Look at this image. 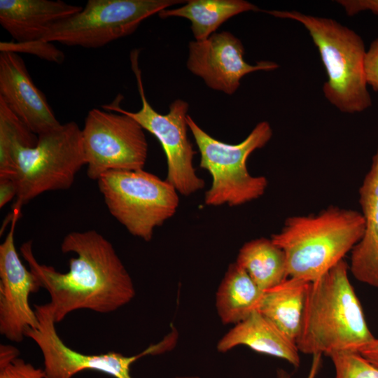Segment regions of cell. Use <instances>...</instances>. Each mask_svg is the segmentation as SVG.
<instances>
[{"instance_id": "52a82bcc", "label": "cell", "mask_w": 378, "mask_h": 378, "mask_svg": "<svg viewBox=\"0 0 378 378\" xmlns=\"http://www.w3.org/2000/svg\"><path fill=\"white\" fill-rule=\"evenodd\" d=\"M97 181L109 213L131 234L146 241L178 206L176 188L144 169L110 171Z\"/></svg>"}, {"instance_id": "ac0fdd59", "label": "cell", "mask_w": 378, "mask_h": 378, "mask_svg": "<svg viewBox=\"0 0 378 378\" xmlns=\"http://www.w3.org/2000/svg\"><path fill=\"white\" fill-rule=\"evenodd\" d=\"M310 282L288 277L265 290L257 310L295 343Z\"/></svg>"}, {"instance_id": "6da1fadb", "label": "cell", "mask_w": 378, "mask_h": 378, "mask_svg": "<svg viewBox=\"0 0 378 378\" xmlns=\"http://www.w3.org/2000/svg\"><path fill=\"white\" fill-rule=\"evenodd\" d=\"M61 250L76 255L69 260V270L64 273L39 263L31 241L20 247L41 288L49 293L48 304L56 323L79 309L111 313L134 298L132 277L112 244L100 233L94 230L69 232L62 240Z\"/></svg>"}, {"instance_id": "d4e9b609", "label": "cell", "mask_w": 378, "mask_h": 378, "mask_svg": "<svg viewBox=\"0 0 378 378\" xmlns=\"http://www.w3.org/2000/svg\"><path fill=\"white\" fill-rule=\"evenodd\" d=\"M0 51L30 54L57 64L62 63L65 59L64 53L53 43L43 39L27 42L1 41Z\"/></svg>"}, {"instance_id": "ba28073f", "label": "cell", "mask_w": 378, "mask_h": 378, "mask_svg": "<svg viewBox=\"0 0 378 378\" xmlns=\"http://www.w3.org/2000/svg\"><path fill=\"white\" fill-rule=\"evenodd\" d=\"M185 2L88 0L79 12L52 26L41 39L69 46L99 48L133 34L146 18Z\"/></svg>"}, {"instance_id": "5bb4252c", "label": "cell", "mask_w": 378, "mask_h": 378, "mask_svg": "<svg viewBox=\"0 0 378 378\" xmlns=\"http://www.w3.org/2000/svg\"><path fill=\"white\" fill-rule=\"evenodd\" d=\"M0 99L38 136L61 125L19 54L0 53Z\"/></svg>"}, {"instance_id": "f1b7e54d", "label": "cell", "mask_w": 378, "mask_h": 378, "mask_svg": "<svg viewBox=\"0 0 378 378\" xmlns=\"http://www.w3.org/2000/svg\"><path fill=\"white\" fill-rule=\"evenodd\" d=\"M358 353L370 363L378 368V339L374 338Z\"/></svg>"}, {"instance_id": "8fae6325", "label": "cell", "mask_w": 378, "mask_h": 378, "mask_svg": "<svg viewBox=\"0 0 378 378\" xmlns=\"http://www.w3.org/2000/svg\"><path fill=\"white\" fill-rule=\"evenodd\" d=\"M34 307L38 325L36 328L29 329L25 337L31 339L40 349L48 378H72L83 370L99 371L114 378H132L131 365L146 356L145 351L131 356L115 351L86 354L75 351L66 345L57 334L49 304Z\"/></svg>"}, {"instance_id": "7402d4cb", "label": "cell", "mask_w": 378, "mask_h": 378, "mask_svg": "<svg viewBox=\"0 0 378 378\" xmlns=\"http://www.w3.org/2000/svg\"><path fill=\"white\" fill-rule=\"evenodd\" d=\"M37 141L38 135L0 99V178H12L16 151Z\"/></svg>"}, {"instance_id": "2e32d148", "label": "cell", "mask_w": 378, "mask_h": 378, "mask_svg": "<svg viewBox=\"0 0 378 378\" xmlns=\"http://www.w3.org/2000/svg\"><path fill=\"white\" fill-rule=\"evenodd\" d=\"M365 232L351 250L350 271L359 281L378 288V148L359 189Z\"/></svg>"}, {"instance_id": "4316f807", "label": "cell", "mask_w": 378, "mask_h": 378, "mask_svg": "<svg viewBox=\"0 0 378 378\" xmlns=\"http://www.w3.org/2000/svg\"><path fill=\"white\" fill-rule=\"evenodd\" d=\"M346 13L352 16L363 11H370L378 15V0H338Z\"/></svg>"}, {"instance_id": "f546056e", "label": "cell", "mask_w": 378, "mask_h": 378, "mask_svg": "<svg viewBox=\"0 0 378 378\" xmlns=\"http://www.w3.org/2000/svg\"><path fill=\"white\" fill-rule=\"evenodd\" d=\"M309 372L307 378H316L318 372L321 367L322 363V354H314ZM277 377L278 378H290L289 374L283 370H279L277 371Z\"/></svg>"}, {"instance_id": "9c48e42d", "label": "cell", "mask_w": 378, "mask_h": 378, "mask_svg": "<svg viewBox=\"0 0 378 378\" xmlns=\"http://www.w3.org/2000/svg\"><path fill=\"white\" fill-rule=\"evenodd\" d=\"M139 50H132L130 61L136 80L141 108L136 112L126 111L118 104L120 97H116L112 103L103 105L102 108L130 116L144 130L154 135L160 141L166 156V180L178 193L185 196L190 195L202 190L204 187V181L197 175L192 164L196 152L187 134L189 104L181 99H177L170 104L168 113L157 112L146 97L139 66Z\"/></svg>"}, {"instance_id": "484cf974", "label": "cell", "mask_w": 378, "mask_h": 378, "mask_svg": "<svg viewBox=\"0 0 378 378\" xmlns=\"http://www.w3.org/2000/svg\"><path fill=\"white\" fill-rule=\"evenodd\" d=\"M365 74L368 85L378 92V38L372 41L366 50Z\"/></svg>"}, {"instance_id": "e0dca14e", "label": "cell", "mask_w": 378, "mask_h": 378, "mask_svg": "<svg viewBox=\"0 0 378 378\" xmlns=\"http://www.w3.org/2000/svg\"><path fill=\"white\" fill-rule=\"evenodd\" d=\"M240 345L284 359L295 368L300 363L295 343L258 310L234 325L218 342L216 349L225 353Z\"/></svg>"}, {"instance_id": "83f0119b", "label": "cell", "mask_w": 378, "mask_h": 378, "mask_svg": "<svg viewBox=\"0 0 378 378\" xmlns=\"http://www.w3.org/2000/svg\"><path fill=\"white\" fill-rule=\"evenodd\" d=\"M17 196V186L10 178H0V208Z\"/></svg>"}, {"instance_id": "ffe728a7", "label": "cell", "mask_w": 378, "mask_h": 378, "mask_svg": "<svg viewBox=\"0 0 378 378\" xmlns=\"http://www.w3.org/2000/svg\"><path fill=\"white\" fill-rule=\"evenodd\" d=\"M260 9L244 0H189L181 7L166 8L158 15L162 18L181 17L191 22L195 41H204L216 33L218 27L233 16Z\"/></svg>"}, {"instance_id": "5b68a950", "label": "cell", "mask_w": 378, "mask_h": 378, "mask_svg": "<svg viewBox=\"0 0 378 378\" xmlns=\"http://www.w3.org/2000/svg\"><path fill=\"white\" fill-rule=\"evenodd\" d=\"M187 123L200 153V166L212 176L211 186L204 195L206 205L240 206L263 195L268 181L262 176L251 175L246 161L253 151L263 148L271 139L273 132L267 121L259 122L237 144L216 139L189 115Z\"/></svg>"}, {"instance_id": "9a60e30c", "label": "cell", "mask_w": 378, "mask_h": 378, "mask_svg": "<svg viewBox=\"0 0 378 378\" xmlns=\"http://www.w3.org/2000/svg\"><path fill=\"white\" fill-rule=\"evenodd\" d=\"M82 8L61 0H0V24L15 41H31Z\"/></svg>"}, {"instance_id": "603a6c76", "label": "cell", "mask_w": 378, "mask_h": 378, "mask_svg": "<svg viewBox=\"0 0 378 378\" xmlns=\"http://www.w3.org/2000/svg\"><path fill=\"white\" fill-rule=\"evenodd\" d=\"M335 369L334 378H378V368L356 352H338L329 356Z\"/></svg>"}, {"instance_id": "7c38bea8", "label": "cell", "mask_w": 378, "mask_h": 378, "mask_svg": "<svg viewBox=\"0 0 378 378\" xmlns=\"http://www.w3.org/2000/svg\"><path fill=\"white\" fill-rule=\"evenodd\" d=\"M21 208L13 207L10 227L0 245V333L14 342H21L38 319L29 302L30 294L41 286L31 270L20 259L15 245V229Z\"/></svg>"}, {"instance_id": "4fadbf2b", "label": "cell", "mask_w": 378, "mask_h": 378, "mask_svg": "<svg viewBox=\"0 0 378 378\" xmlns=\"http://www.w3.org/2000/svg\"><path fill=\"white\" fill-rule=\"evenodd\" d=\"M244 47L231 32H216L204 41L188 43V69L200 77L211 89L233 94L246 74L258 71H273L279 64L262 60L255 64L244 57Z\"/></svg>"}, {"instance_id": "cb8c5ba5", "label": "cell", "mask_w": 378, "mask_h": 378, "mask_svg": "<svg viewBox=\"0 0 378 378\" xmlns=\"http://www.w3.org/2000/svg\"><path fill=\"white\" fill-rule=\"evenodd\" d=\"M11 345H0V378H48L44 369L36 368L19 357Z\"/></svg>"}, {"instance_id": "44dd1931", "label": "cell", "mask_w": 378, "mask_h": 378, "mask_svg": "<svg viewBox=\"0 0 378 378\" xmlns=\"http://www.w3.org/2000/svg\"><path fill=\"white\" fill-rule=\"evenodd\" d=\"M236 262L264 292L288 278L284 252L271 238L246 242L239 249Z\"/></svg>"}, {"instance_id": "3957f363", "label": "cell", "mask_w": 378, "mask_h": 378, "mask_svg": "<svg viewBox=\"0 0 378 378\" xmlns=\"http://www.w3.org/2000/svg\"><path fill=\"white\" fill-rule=\"evenodd\" d=\"M364 232L360 212L329 206L316 214L287 218L271 239L284 252L288 276L313 282L344 260Z\"/></svg>"}, {"instance_id": "d6986e66", "label": "cell", "mask_w": 378, "mask_h": 378, "mask_svg": "<svg viewBox=\"0 0 378 378\" xmlns=\"http://www.w3.org/2000/svg\"><path fill=\"white\" fill-rule=\"evenodd\" d=\"M262 291L236 262L231 263L216 294V307L223 324L235 325L257 310Z\"/></svg>"}, {"instance_id": "4dcf8cb0", "label": "cell", "mask_w": 378, "mask_h": 378, "mask_svg": "<svg viewBox=\"0 0 378 378\" xmlns=\"http://www.w3.org/2000/svg\"><path fill=\"white\" fill-rule=\"evenodd\" d=\"M176 378H200V377L198 376H181V377H178Z\"/></svg>"}, {"instance_id": "8992f818", "label": "cell", "mask_w": 378, "mask_h": 378, "mask_svg": "<svg viewBox=\"0 0 378 378\" xmlns=\"http://www.w3.org/2000/svg\"><path fill=\"white\" fill-rule=\"evenodd\" d=\"M85 164L81 129L76 122L38 135L35 146L20 148L15 154L13 206L22 208L46 192L69 189Z\"/></svg>"}, {"instance_id": "30bf717a", "label": "cell", "mask_w": 378, "mask_h": 378, "mask_svg": "<svg viewBox=\"0 0 378 378\" xmlns=\"http://www.w3.org/2000/svg\"><path fill=\"white\" fill-rule=\"evenodd\" d=\"M81 132L90 179L97 181L110 171L144 169L148 142L143 127L130 116L92 108L87 114Z\"/></svg>"}, {"instance_id": "277c9868", "label": "cell", "mask_w": 378, "mask_h": 378, "mask_svg": "<svg viewBox=\"0 0 378 378\" xmlns=\"http://www.w3.org/2000/svg\"><path fill=\"white\" fill-rule=\"evenodd\" d=\"M265 12L297 21L308 31L326 71L323 92L332 105L346 113L363 112L372 106L365 74L367 50L356 32L332 18L296 10Z\"/></svg>"}, {"instance_id": "7a4b0ae2", "label": "cell", "mask_w": 378, "mask_h": 378, "mask_svg": "<svg viewBox=\"0 0 378 378\" xmlns=\"http://www.w3.org/2000/svg\"><path fill=\"white\" fill-rule=\"evenodd\" d=\"M349 265L341 260L310 282L295 341L305 354L356 352L374 340L351 286Z\"/></svg>"}]
</instances>
